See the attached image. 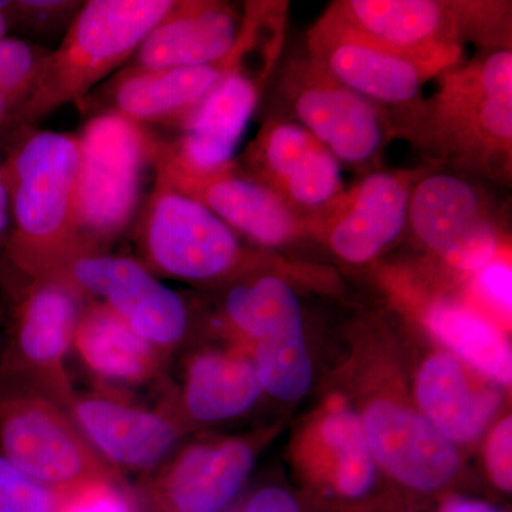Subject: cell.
Here are the masks:
<instances>
[{
	"label": "cell",
	"mask_w": 512,
	"mask_h": 512,
	"mask_svg": "<svg viewBox=\"0 0 512 512\" xmlns=\"http://www.w3.org/2000/svg\"><path fill=\"white\" fill-rule=\"evenodd\" d=\"M407 225L423 247L464 274H476L500 254L503 238L483 191L461 175H421Z\"/></svg>",
	"instance_id": "8fae6325"
},
{
	"label": "cell",
	"mask_w": 512,
	"mask_h": 512,
	"mask_svg": "<svg viewBox=\"0 0 512 512\" xmlns=\"http://www.w3.org/2000/svg\"><path fill=\"white\" fill-rule=\"evenodd\" d=\"M8 268L2 278L9 309L0 372L32 380L67 407L76 393L67 359L87 301L59 279Z\"/></svg>",
	"instance_id": "ba28073f"
},
{
	"label": "cell",
	"mask_w": 512,
	"mask_h": 512,
	"mask_svg": "<svg viewBox=\"0 0 512 512\" xmlns=\"http://www.w3.org/2000/svg\"><path fill=\"white\" fill-rule=\"evenodd\" d=\"M244 171L275 191L308 222L329 210L345 194L340 165L296 121H266L248 147Z\"/></svg>",
	"instance_id": "2e32d148"
},
{
	"label": "cell",
	"mask_w": 512,
	"mask_h": 512,
	"mask_svg": "<svg viewBox=\"0 0 512 512\" xmlns=\"http://www.w3.org/2000/svg\"><path fill=\"white\" fill-rule=\"evenodd\" d=\"M497 3L437 0H343L326 13L382 45L403 50L461 47L498 20Z\"/></svg>",
	"instance_id": "5bb4252c"
},
{
	"label": "cell",
	"mask_w": 512,
	"mask_h": 512,
	"mask_svg": "<svg viewBox=\"0 0 512 512\" xmlns=\"http://www.w3.org/2000/svg\"><path fill=\"white\" fill-rule=\"evenodd\" d=\"M73 350L100 386L116 390L153 382L165 365V357L150 342L100 302L84 305Z\"/></svg>",
	"instance_id": "cb8c5ba5"
},
{
	"label": "cell",
	"mask_w": 512,
	"mask_h": 512,
	"mask_svg": "<svg viewBox=\"0 0 512 512\" xmlns=\"http://www.w3.org/2000/svg\"><path fill=\"white\" fill-rule=\"evenodd\" d=\"M16 111H18L16 104L8 99L5 94L0 93V128L5 126V124L12 123Z\"/></svg>",
	"instance_id": "74e56055"
},
{
	"label": "cell",
	"mask_w": 512,
	"mask_h": 512,
	"mask_svg": "<svg viewBox=\"0 0 512 512\" xmlns=\"http://www.w3.org/2000/svg\"><path fill=\"white\" fill-rule=\"evenodd\" d=\"M0 454L47 487L121 480L96 453L67 407L39 384L0 372Z\"/></svg>",
	"instance_id": "5b68a950"
},
{
	"label": "cell",
	"mask_w": 512,
	"mask_h": 512,
	"mask_svg": "<svg viewBox=\"0 0 512 512\" xmlns=\"http://www.w3.org/2000/svg\"><path fill=\"white\" fill-rule=\"evenodd\" d=\"M156 171L175 190L201 202L232 231L261 247H284L308 228L305 217L234 161L218 170L194 173L174 167L160 156Z\"/></svg>",
	"instance_id": "e0dca14e"
},
{
	"label": "cell",
	"mask_w": 512,
	"mask_h": 512,
	"mask_svg": "<svg viewBox=\"0 0 512 512\" xmlns=\"http://www.w3.org/2000/svg\"><path fill=\"white\" fill-rule=\"evenodd\" d=\"M256 26L255 16L244 12L234 49L218 62L175 69H121L76 104L90 117L113 113L141 126L178 128L222 77L241 63L258 33Z\"/></svg>",
	"instance_id": "30bf717a"
},
{
	"label": "cell",
	"mask_w": 512,
	"mask_h": 512,
	"mask_svg": "<svg viewBox=\"0 0 512 512\" xmlns=\"http://www.w3.org/2000/svg\"><path fill=\"white\" fill-rule=\"evenodd\" d=\"M63 491L47 487L0 454V512H56Z\"/></svg>",
	"instance_id": "4dcf8cb0"
},
{
	"label": "cell",
	"mask_w": 512,
	"mask_h": 512,
	"mask_svg": "<svg viewBox=\"0 0 512 512\" xmlns=\"http://www.w3.org/2000/svg\"><path fill=\"white\" fill-rule=\"evenodd\" d=\"M248 439L201 441L185 447L148 478L150 512H220L242 490L255 466Z\"/></svg>",
	"instance_id": "d6986e66"
},
{
	"label": "cell",
	"mask_w": 512,
	"mask_h": 512,
	"mask_svg": "<svg viewBox=\"0 0 512 512\" xmlns=\"http://www.w3.org/2000/svg\"><path fill=\"white\" fill-rule=\"evenodd\" d=\"M0 322H2V308H0ZM2 338V336H0Z\"/></svg>",
	"instance_id": "ab89813d"
},
{
	"label": "cell",
	"mask_w": 512,
	"mask_h": 512,
	"mask_svg": "<svg viewBox=\"0 0 512 512\" xmlns=\"http://www.w3.org/2000/svg\"><path fill=\"white\" fill-rule=\"evenodd\" d=\"M262 387L252 360L239 350H205L188 359L180 392L163 403L181 426L220 423L247 413Z\"/></svg>",
	"instance_id": "7402d4cb"
},
{
	"label": "cell",
	"mask_w": 512,
	"mask_h": 512,
	"mask_svg": "<svg viewBox=\"0 0 512 512\" xmlns=\"http://www.w3.org/2000/svg\"><path fill=\"white\" fill-rule=\"evenodd\" d=\"M309 57L343 86L386 106H407L431 77L460 62L461 47L403 50L382 45L333 19L329 13L309 32Z\"/></svg>",
	"instance_id": "9c48e42d"
},
{
	"label": "cell",
	"mask_w": 512,
	"mask_h": 512,
	"mask_svg": "<svg viewBox=\"0 0 512 512\" xmlns=\"http://www.w3.org/2000/svg\"><path fill=\"white\" fill-rule=\"evenodd\" d=\"M272 16L274 9H269L241 63L222 77L178 127L180 137L173 143H164L161 158L168 164L194 173H207L232 163V156L258 107L262 84L274 67V64L256 69L251 66L255 52L264 46V29Z\"/></svg>",
	"instance_id": "4fadbf2b"
},
{
	"label": "cell",
	"mask_w": 512,
	"mask_h": 512,
	"mask_svg": "<svg viewBox=\"0 0 512 512\" xmlns=\"http://www.w3.org/2000/svg\"><path fill=\"white\" fill-rule=\"evenodd\" d=\"M140 211L138 251L154 275L192 284H224L255 259L242 247L237 232L201 202L175 190L157 171Z\"/></svg>",
	"instance_id": "8992f818"
},
{
	"label": "cell",
	"mask_w": 512,
	"mask_h": 512,
	"mask_svg": "<svg viewBox=\"0 0 512 512\" xmlns=\"http://www.w3.org/2000/svg\"><path fill=\"white\" fill-rule=\"evenodd\" d=\"M420 414L451 444L477 440L491 423L501 396L495 387L473 383L450 353L430 356L416 379Z\"/></svg>",
	"instance_id": "603a6c76"
},
{
	"label": "cell",
	"mask_w": 512,
	"mask_h": 512,
	"mask_svg": "<svg viewBox=\"0 0 512 512\" xmlns=\"http://www.w3.org/2000/svg\"><path fill=\"white\" fill-rule=\"evenodd\" d=\"M82 5L74 0H20L0 2V9L9 28L15 26L37 37H53L62 30L66 33Z\"/></svg>",
	"instance_id": "f546056e"
},
{
	"label": "cell",
	"mask_w": 512,
	"mask_h": 512,
	"mask_svg": "<svg viewBox=\"0 0 512 512\" xmlns=\"http://www.w3.org/2000/svg\"><path fill=\"white\" fill-rule=\"evenodd\" d=\"M49 55L46 47L0 37V93L12 100L18 111L35 89Z\"/></svg>",
	"instance_id": "f1b7e54d"
},
{
	"label": "cell",
	"mask_w": 512,
	"mask_h": 512,
	"mask_svg": "<svg viewBox=\"0 0 512 512\" xmlns=\"http://www.w3.org/2000/svg\"><path fill=\"white\" fill-rule=\"evenodd\" d=\"M426 320L430 332L456 357H460L491 382L510 386V343L487 316L460 303L437 302L427 312Z\"/></svg>",
	"instance_id": "484cf974"
},
{
	"label": "cell",
	"mask_w": 512,
	"mask_h": 512,
	"mask_svg": "<svg viewBox=\"0 0 512 512\" xmlns=\"http://www.w3.org/2000/svg\"><path fill=\"white\" fill-rule=\"evenodd\" d=\"M474 285L478 296L495 312L510 318L512 308V269L510 262L495 258L476 272Z\"/></svg>",
	"instance_id": "d6a6232c"
},
{
	"label": "cell",
	"mask_w": 512,
	"mask_h": 512,
	"mask_svg": "<svg viewBox=\"0 0 512 512\" xmlns=\"http://www.w3.org/2000/svg\"><path fill=\"white\" fill-rule=\"evenodd\" d=\"M174 5L175 0L83 2L10 124L28 128L66 104L79 103L101 80L128 62Z\"/></svg>",
	"instance_id": "7a4b0ae2"
},
{
	"label": "cell",
	"mask_w": 512,
	"mask_h": 512,
	"mask_svg": "<svg viewBox=\"0 0 512 512\" xmlns=\"http://www.w3.org/2000/svg\"><path fill=\"white\" fill-rule=\"evenodd\" d=\"M439 512H501L493 505L484 501L471 500V498L456 497L448 498L446 503L441 505Z\"/></svg>",
	"instance_id": "d590c367"
},
{
	"label": "cell",
	"mask_w": 512,
	"mask_h": 512,
	"mask_svg": "<svg viewBox=\"0 0 512 512\" xmlns=\"http://www.w3.org/2000/svg\"><path fill=\"white\" fill-rule=\"evenodd\" d=\"M67 410L90 446L116 471L157 470L185 433L164 404L140 406L110 387L74 393Z\"/></svg>",
	"instance_id": "9a60e30c"
},
{
	"label": "cell",
	"mask_w": 512,
	"mask_h": 512,
	"mask_svg": "<svg viewBox=\"0 0 512 512\" xmlns=\"http://www.w3.org/2000/svg\"><path fill=\"white\" fill-rule=\"evenodd\" d=\"M252 365L262 390L282 402L301 400L311 390L313 366L305 332L282 333L258 340Z\"/></svg>",
	"instance_id": "83f0119b"
},
{
	"label": "cell",
	"mask_w": 512,
	"mask_h": 512,
	"mask_svg": "<svg viewBox=\"0 0 512 512\" xmlns=\"http://www.w3.org/2000/svg\"><path fill=\"white\" fill-rule=\"evenodd\" d=\"M9 23L6 19L5 13L0 9V37H5V33L8 32Z\"/></svg>",
	"instance_id": "f35d334b"
},
{
	"label": "cell",
	"mask_w": 512,
	"mask_h": 512,
	"mask_svg": "<svg viewBox=\"0 0 512 512\" xmlns=\"http://www.w3.org/2000/svg\"><path fill=\"white\" fill-rule=\"evenodd\" d=\"M285 74L282 86L296 123L336 160L365 165L379 154L390 128L377 104L330 77L311 57Z\"/></svg>",
	"instance_id": "7c38bea8"
},
{
	"label": "cell",
	"mask_w": 512,
	"mask_h": 512,
	"mask_svg": "<svg viewBox=\"0 0 512 512\" xmlns=\"http://www.w3.org/2000/svg\"><path fill=\"white\" fill-rule=\"evenodd\" d=\"M10 232L9 195L0 175V248H5Z\"/></svg>",
	"instance_id": "8d00e7d4"
},
{
	"label": "cell",
	"mask_w": 512,
	"mask_h": 512,
	"mask_svg": "<svg viewBox=\"0 0 512 512\" xmlns=\"http://www.w3.org/2000/svg\"><path fill=\"white\" fill-rule=\"evenodd\" d=\"M421 171H379L313 218L333 254L352 265L373 261L407 227L410 195Z\"/></svg>",
	"instance_id": "ac0fdd59"
},
{
	"label": "cell",
	"mask_w": 512,
	"mask_h": 512,
	"mask_svg": "<svg viewBox=\"0 0 512 512\" xmlns=\"http://www.w3.org/2000/svg\"><path fill=\"white\" fill-rule=\"evenodd\" d=\"M220 323L239 343L282 333L305 332L301 301L292 286L272 272H258L255 259L225 281Z\"/></svg>",
	"instance_id": "d4e9b609"
},
{
	"label": "cell",
	"mask_w": 512,
	"mask_h": 512,
	"mask_svg": "<svg viewBox=\"0 0 512 512\" xmlns=\"http://www.w3.org/2000/svg\"><path fill=\"white\" fill-rule=\"evenodd\" d=\"M319 437L330 461L328 484L340 500H365L376 484L377 464L362 417L338 407L319 423Z\"/></svg>",
	"instance_id": "4316f807"
},
{
	"label": "cell",
	"mask_w": 512,
	"mask_h": 512,
	"mask_svg": "<svg viewBox=\"0 0 512 512\" xmlns=\"http://www.w3.org/2000/svg\"><path fill=\"white\" fill-rule=\"evenodd\" d=\"M242 512H305L296 495L282 487H266L249 498Z\"/></svg>",
	"instance_id": "e575fe53"
},
{
	"label": "cell",
	"mask_w": 512,
	"mask_h": 512,
	"mask_svg": "<svg viewBox=\"0 0 512 512\" xmlns=\"http://www.w3.org/2000/svg\"><path fill=\"white\" fill-rule=\"evenodd\" d=\"M414 134L423 146L487 173H507L512 154V53L500 49L447 70L420 109Z\"/></svg>",
	"instance_id": "3957f363"
},
{
	"label": "cell",
	"mask_w": 512,
	"mask_h": 512,
	"mask_svg": "<svg viewBox=\"0 0 512 512\" xmlns=\"http://www.w3.org/2000/svg\"><path fill=\"white\" fill-rule=\"evenodd\" d=\"M35 276L59 279L87 302L103 303L165 359L190 329L187 301L137 259L74 245Z\"/></svg>",
	"instance_id": "52a82bcc"
},
{
	"label": "cell",
	"mask_w": 512,
	"mask_h": 512,
	"mask_svg": "<svg viewBox=\"0 0 512 512\" xmlns=\"http://www.w3.org/2000/svg\"><path fill=\"white\" fill-rule=\"evenodd\" d=\"M485 463L495 487L512 490V419L505 417L491 430L485 444Z\"/></svg>",
	"instance_id": "836d02e7"
},
{
	"label": "cell",
	"mask_w": 512,
	"mask_h": 512,
	"mask_svg": "<svg viewBox=\"0 0 512 512\" xmlns=\"http://www.w3.org/2000/svg\"><path fill=\"white\" fill-rule=\"evenodd\" d=\"M9 195L8 265L33 276L77 245L76 134L32 130L0 168Z\"/></svg>",
	"instance_id": "6da1fadb"
},
{
	"label": "cell",
	"mask_w": 512,
	"mask_h": 512,
	"mask_svg": "<svg viewBox=\"0 0 512 512\" xmlns=\"http://www.w3.org/2000/svg\"><path fill=\"white\" fill-rule=\"evenodd\" d=\"M121 480H92L63 490L56 512H136Z\"/></svg>",
	"instance_id": "1f68e13d"
},
{
	"label": "cell",
	"mask_w": 512,
	"mask_h": 512,
	"mask_svg": "<svg viewBox=\"0 0 512 512\" xmlns=\"http://www.w3.org/2000/svg\"><path fill=\"white\" fill-rule=\"evenodd\" d=\"M242 15L228 2L175 0L121 69L160 70L224 59L241 32Z\"/></svg>",
	"instance_id": "44dd1931"
},
{
	"label": "cell",
	"mask_w": 512,
	"mask_h": 512,
	"mask_svg": "<svg viewBox=\"0 0 512 512\" xmlns=\"http://www.w3.org/2000/svg\"><path fill=\"white\" fill-rule=\"evenodd\" d=\"M362 421L377 466L407 490L436 494L457 477L461 461L456 447L419 412L376 400Z\"/></svg>",
	"instance_id": "ffe728a7"
},
{
	"label": "cell",
	"mask_w": 512,
	"mask_h": 512,
	"mask_svg": "<svg viewBox=\"0 0 512 512\" xmlns=\"http://www.w3.org/2000/svg\"><path fill=\"white\" fill-rule=\"evenodd\" d=\"M76 136L77 244L110 251L137 220L144 177L148 168H156L164 141L150 128L113 113L90 117Z\"/></svg>",
	"instance_id": "277c9868"
}]
</instances>
